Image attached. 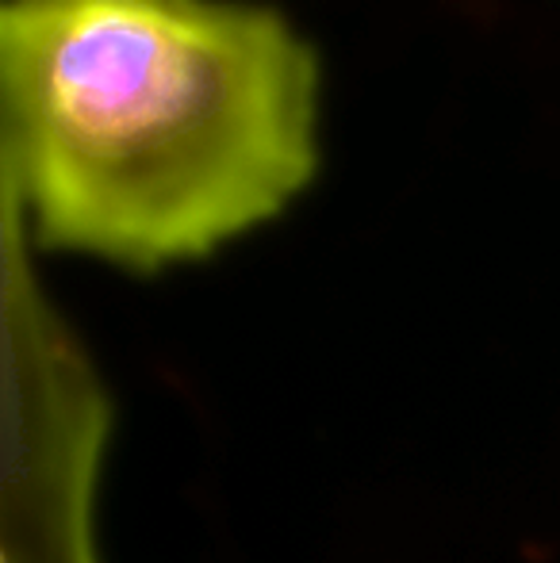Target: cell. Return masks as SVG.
Wrapping results in <instances>:
<instances>
[{
    "label": "cell",
    "instance_id": "2",
    "mask_svg": "<svg viewBox=\"0 0 560 563\" xmlns=\"http://www.w3.org/2000/svg\"><path fill=\"white\" fill-rule=\"evenodd\" d=\"M0 192V563H105L97 506L116 407Z\"/></svg>",
    "mask_w": 560,
    "mask_h": 563
},
{
    "label": "cell",
    "instance_id": "1",
    "mask_svg": "<svg viewBox=\"0 0 560 563\" xmlns=\"http://www.w3.org/2000/svg\"><path fill=\"white\" fill-rule=\"evenodd\" d=\"M322 169V58L262 0H4L0 192L39 253L154 276Z\"/></svg>",
    "mask_w": 560,
    "mask_h": 563
}]
</instances>
